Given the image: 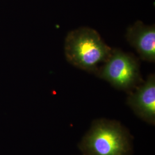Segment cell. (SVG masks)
I'll use <instances>...</instances> for the list:
<instances>
[{"label": "cell", "instance_id": "4", "mask_svg": "<svg viewBox=\"0 0 155 155\" xmlns=\"http://www.w3.org/2000/svg\"><path fill=\"white\" fill-rule=\"evenodd\" d=\"M127 104L144 122L155 124V75H149L145 81L128 93Z\"/></svg>", "mask_w": 155, "mask_h": 155}, {"label": "cell", "instance_id": "2", "mask_svg": "<svg viewBox=\"0 0 155 155\" xmlns=\"http://www.w3.org/2000/svg\"><path fill=\"white\" fill-rule=\"evenodd\" d=\"M112 48L100 34L89 27H81L67 34L64 42L67 61L72 66L95 74L110 58Z\"/></svg>", "mask_w": 155, "mask_h": 155}, {"label": "cell", "instance_id": "1", "mask_svg": "<svg viewBox=\"0 0 155 155\" xmlns=\"http://www.w3.org/2000/svg\"><path fill=\"white\" fill-rule=\"evenodd\" d=\"M83 155H132L133 137L117 120H94L78 144Z\"/></svg>", "mask_w": 155, "mask_h": 155}, {"label": "cell", "instance_id": "3", "mask_svg": "<svg viewBox=\"0 0 155 155\" xmlns=\"http://www.w3.org/2000/svg\"><path fill=\"white\" fill-rule=\"evenodd\" d=\"M140 68L139 59L133 54L114 48L95 75L115 89L128 94L144 82Z\"/></svg>", "mask_w": 155, "mask_h": 155}, {"label": "cell", "instance_id": "5", "mask_svg": "<svg viewBox=\"0 0 155 155\" xmlns=\"http://www.w3.org/2000/svg\"><path fill=\"white\" fill-rule=\"evenodd\" d=\"M128 43L144 61H155V26L137 21L129 26L125 35Z\"/></svg>", "mask_w": 155, "mask_h": 155}]
</instances>
